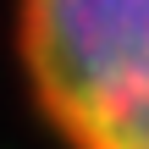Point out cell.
<instances>
[{
	"mask_svg": "<svg viewBox=\"0 0 149 149\" xmlns=\"http://www.w3.org/2000/svg\"><path fill=\"white\" fill-rule=\"evenodd\" d=\"M17 50L66 149H149V0H17Z\"/></svg>",
	"mask_w": 149,
	"mask_h": 149,
	"instance_id": "6da1fadb",
	"label": "cell"
}]
</instances>
